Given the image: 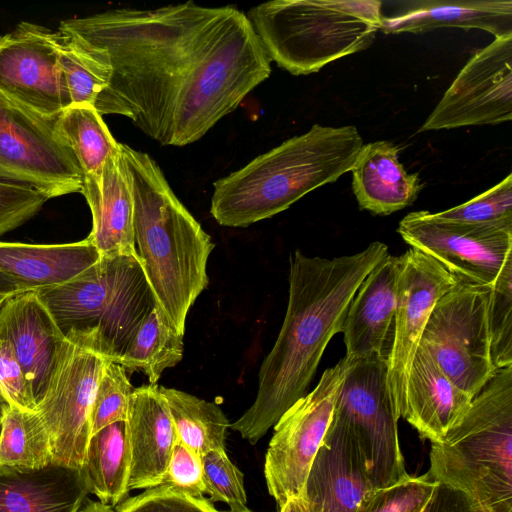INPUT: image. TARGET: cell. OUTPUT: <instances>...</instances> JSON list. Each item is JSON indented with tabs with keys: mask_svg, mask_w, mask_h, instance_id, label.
Instances as JSON below:
<instances>
[{
	"mask_svg": "<svg viewBox=\"0 0 512 512\" xmlns=\"http://www.w3.org/2000/svg\"><path fill=\"white\" fill-rule=\"evenodd\" d=\"M352 190L361 210L389 215L413 204L423 184L399 160V148L387 140L363 144L351 169Z\"/></svg>",
	"mask_w": 512,
	"mask_h": 512,
	"instance_id": "d4e9b609",
	"label": "cell"
},
{
	"mask_svg": "<svg viewBox=\"0 0 512 512\" xmlns=\"http://www.w3.org/2000/svg\"><path fill=\"white\" fill-rule=\"evenodd\" d=\"M51 463V441L39 415L10 403L0 435V465L40 469Z\"/></svg>",
	"mask_w": 512,
	"mask_h": 512,
	"instance_id": "1f68e13d",
	"label": "cell"
},
{
	"mask_svg": "<svg viewBox=\"0 0 512 512\" xmlns=\"http://www.w3.org/2000/svg\"><path fill=\"white\" fill-rule=\"evenodd\" d=\"M202 466L205 493L211 503L224 502L229 506V512L248 509L243 474L225 450H213L203 455Z\"/></svg>",
	"mask_w": 512,
	"mask_h": 512,
	"instance_id": "8d00e7d4",
	"label": "cell"
},
{
	"mask_svg": "<svg viewBox=\"0 0 512 512\" xmlns=\"http://www.w3.org/2000/svg\"><path fill=\"white\" fill-rule=\"evenodd\" d=\"M56 119L0 95L1 182L31 188L49 199L82 192L83 173Z\"/></svg>",
	"mask_w": 512,
	"mask_h": 512,
	"instance_id": "8fae6325",
	"label": "cell"
},
{
	"mask_svg": "<svg viewBox=\"0 0 512 512\" xmlns=\"http://www.w3.org/2000/svg\"><path fill=\"white\" fill-rule=\"evenodd\" d=\"M481 29L495 38L512 36L511 0H426L382 18L386 34L426 33L437 28Z\"/></svg>",
	"mask_w": 512,
	"mask_h": 512,
	"instance_id": "484cf974",
	"label": "cell"
},
{
	"mask_svg": "<svg viewBox=\"0 0 512 512\" xmlns=\"http://www.w3.org/2000/svg\"><path fill=\"white\" fill-rule=\"evenodd\" d=\"M397 232L403 240L467 282L492 286L512 255V223L472 224L441 219L429 211L407 214Z\"/></svg>",
	"mask_w": 512,
	"mask_h": 512,
	"instance_id": "4fadbf2b",
	"label": "cell"
},
{
	"mask_svg": "<svg viewBox=\"0 0 512 512\" xmlns=\"http://www.w3.org/2000/svg\"><path fill=\"white\" fill-rule=\"evenodd\" d=\"M133 390L124 367L109 361L100 377L91 410V436L110 424L126 421Z\"/></svg>",
	"mask_w": 512,
	"mask_h": 512,
	"instance_id": "836d02e7",
	"label": "cell"
},
{
	"mask_svg": "<svg viewBox=\"0 0 512 512\" xmlns=\"http://www.w3.org/2000/svg\"><path fill=\"white\" fill-rule=\"evenodd\" d=\"M490 293L491 286L460 280L434 306L419 344L471 397L496 371L490 355Z\"/></svg>",
	"mask_w": 512,
	"mask_h": 512,
	"instance_id": "30bf717a",
	"label": "cell"
},
{
	"mask_svg": "<svg viewBox=\"0 0 512 512\" xmlns=\"http://www.w3.org/2000/svg\"><path fill=\"white\" fill-rule=\"evenodd\" d=\"M56 127L84 177L99 174L105 162L119 151V143L92 105L68 106L57 116Z\"/></svg>",
	"mask_w": 512,
	"mask_h": 512,
	"instance_id": "4dcf8cb0",
	"label": "cell"
},
{
	"mask_svg": "<svg viewBox=\"0 0 512 512\" xmlns=\"http://www.w3.org/2000/svg\"><path fill=\"white\" fill-rule=\"evenodd\" d=\"M109 361L113 360L98 329L65 334L35 408L50 437L53 463L83 468L91 437V410Z\"/></svg>",
	"mask_w": 512,
	"mask_h": 512,
	"instance_id": "ba28073f",
	"label": "cell"
},
{
	"mask_svg": "<svg viewBox=\"0 0 512 512\" xmlns=\"http://www.w3.org/2000/svg\"><path fill=\"white\" fill-rule=\"evenodd\" d=\"M349 358L326 369L316 387L296 401L274 425L264 465L269 494L279 508L304 494L313 461L329 428Z\"/></svg>",
	"mask_w": 512,
	"mask_h": 512,
	"instance_id": "7c38bea8",
	"label": "cell"
},
{
	"mask_svg": "<svg viewBox=\"0 0 512 512\" xmlns=\"http://www.w3.org/2000/svg\"><path fill=\"white\" fill-rule=\"evenodd\" d=\"M429 474L490 512H512V366L497 369L463 417L431 442Z\"/></svg>",
	"mask_w": 512,
	"mask_h": 512,
	"instance_id": "5b68a950",
	"label": "cell"
},
{
	"mask_svg": "<svg viewBox=\"0 0 512 512\" xmlns=\"http://www.w3.org/2000/svg\"><path fill=\"white\" fill-rule=\"evenodd\" d=\"M435 214L463 223H512V174L469 201Z\"/></svg>",
	"mask_w": 512,
	"mask_h": 512,
	"instance_id": "d590c367",
	"label": "cell"
},
{
	"mask_svg": "<svg viewBox=\"0 0 512 512\" xmlns=\"http://www.w3.org/2000/svg\"><path fill=\"white\" fill-rule=\"evenodd\" d=\"M399 256L389 253L370 271L354 295L342 327L351 359L389 360L395 338Z\"/></svg>",
	"mask_w": 512,
	"mask_h": 512,
	"instance_id": "e0dca14e",
	"label": "cell"
},
{
	"mask_svg": "<svg viewBox=\"0 0 512 512\" xmlns=\"http://www.w3.org/2000/svg\"><path fill=\"white\" fill-rule=\"evenodd\" d=\"M381 1L273 0L246 16L270 61L293 75L368 48L381 29Z\"/></svg>",
	"mask_w": 512,
	"mask_h": 512,
	"instance_id": "8992f818",
	"label": "cell"
},
{
	"mask_svg": "<svg viewBox=\"0 0 512 512\" xmlns=\"http://www.w3.org/2000/svg\"><path fill=\"white\" fill-rule=\"evenodd\" d=\"M279 512H311L304 494L289 499Z\"/></svg>",
	"mask_w": 512,
	"mask_h": 512,
	"instance_id": "7bdbcfd3",
	"label": "cell"
},
{
	"mask_svg": "<svg viewBox=\"0 0 512 512\" xmlns=\"http://www.w3.org/2000/svg\"><path fill=\"white\" fill-rule=\"evenodd\" d=\"M16 289L14 285L8 280L0 276V295L10 296L15 293Z\"/></svg>",
	"mask_w": 512,
	"mask_h": 512,
	"instance_id": "f6af8a7d",
	"label": "cell"
},
{
	"mask_svg": "<svg viewBox=\"0 0 512 512\" xmlns=\"http://www.w3.org/2000/svg\"><path fill=\"white\" fill-rule=\"evenodd\" d=\"M159 485L196 499L204 498L202 457L177 440Z\"/></svg>",
	"mask_w": 512,
	"mask_h": 512,
	"instance_id": "f35d334b",
	"label": "cell"
},
{
	"mask_svg": "<svg viewBox=\"0 0 512 512\" xmlns=\"http://www.w3.org/2000/svg\"><path fill=\"white\" fill-rule=\"evenodd\" d=\"M399 419L388 384V361L349 358L330 424L355 444L375 489L409 476L399 442Z\"/></svg>",
	"mask_w": 512,
	"mask_h": 512,
	"instance_id": "9c48e42d",
	"label": "cell"
},
{
	"mask_svg": "<svg viewBox=\"0 0 512 512\" xmlns=\"http://www.w3.org/2000/svg\"><path fill=\"white\" fill-rule=\"evenodd\" d=\"M134 203L135 248L157 305L184 335L188 312L208 285L211 237L177 198L158 164L119 143Z\"/></svg>",
	"mask_w": 512,
	"mask_h": 512,
	"instance_id": "3957f363",
	"label": "cell"
},
{
	"mask_svg": "<svg viewBox=\"0 0 512 512\" xmlns=\"http://www.w3.org/2000/svg\"><path fill=\"white\" fill-rule=\"evenodd\" d=\"M362 146L353 125L315 124L215 181L211 215L227 227L271 218L351 171Z\"/></svg>",
	"mask_w": 512,
	"mask_h": 512,
	"instance_id": "277c9868",
	"label": "cell"
},
{
	"mask_svg": "<svg viewBox=\"0 0 512 512\" xmlns=\"http://www.w3.org/2000/svg\"><path fill=\"white\" fill-rule=\"evenodd\" d=\"M9 406H10V402L4 396V394L0 391V435L2 432V428H3L4 415Z\"/></svg>",
	"mask_w": 512,
	"mask_h": 512,
	"instance_id": "bcb514c9",
	"label": "cell"
},
{
	"mask_svg": "<svg viewBox=\"0 0 512 512\" xmlns=\"http://www.w3.org/2000/svg\"><path fill=\"white\" fill-rule=\"evenodd\" d=\"M88 493L82 469L56 463L40 469L0 465V512H78Z\"/></svg>",
	"mask_w": 512,
	"mask_h": 512,
	"instance_id": "cb8c5ba5",
	"label": "cell"
},
{
	"mask_svg": "<svg viewBox=\"0 0 512 512\" xmlns=\"http://www.w3.org/2000/svg\"><path fill=\"white\" fill-rule=\"evenodd\" d=\"M388 254L375 241L352 255H290L289 296L282 327L258 372L252 405L230 428L256 444L280 417L305 396L332 337L342 331L349 305L362 281Z\"/></svg>",
	"mask_w": 512,
	"mask_h": 512,
	"instance_id": "7a4b0ae2",
	"label": "cell"
},
{
	"mask_svg": "<svg viewBox=\"0 0 512 512\" xmlns=\"http://www.w3.org/2000/svg\"><path fill=\"white\" fill-rule=\"evenodd\" d=\"M473 397L459 388L421 346L413 358L403 415L430 442L441 440L463 417Z\"/></svg>",
	"mask_w": 512,
	"mask_h": 512,
	"instance_id": "7402d4cb",
	"label": "cell"
},
{
	"mask_svg": "<svg viewBox=\"0 0 512 512\" xmlns=\"http://www.w3.org/2000/svg\"><path fill=\"white\" fill-rule=\"evenodd\" d=\"M159 389L180 442L201 457L209 451L225 450L230 423L217 404L175 388Z\"/></svg>",
	"mask_w": 512,
	"mask_h": 512,
	"instance_id": "f1b7e54d",
	"label": "cell"
},
{
	"mask_svg": "<svg viewBox=\"0 0 512 512\" xmlns=\"http://www.w3.org/2000/svg\"><path fill=\"white\" fill-rule=\"evenodd\" d=\"M125 423L130 451L128 491L158 486L178 440L158 384L133 390Z\"/></svg>",
	"mask_w": 512,
	"mask_h": 512,
	"instance_id": "ac0fdd59",
	"label": "cell"
},
{
	"mask_svg": "<svg viewBox=\"0 0 512 512\" xmlns=\"http://www.w3.org/2000/svg\"><path fill=\"white\" fill-rule=\"evenodd\" d=\"M488 325L494 368L512 366V255L491 286Z\"/></svg>",
	"mask_w": 512,
	"mask_h": 512,
	"instance_id": "d6a6232c",
	"label": "cell"
},
{
	"mask_svg": "<svg viewBox=\"0 0 512 512\" xmlns=\"http://www.w3.org/2000/svg\"><path fill=\"white\" fill-rule=\"evenodd\" d=\"M100 257L86 238L63 244L0 241V276L14 285L15 293L36 291L73 279Z\"/></svg>",
	"mask_w": 512,
	"mask_h": 512,
	"instance_id": "603a6c76",
	"label": "cell"
},
{
	"mask_svg": "<svg viewBox=\"0 0 512 512\" xmlns=\"http://www.w3.org/2000/svg\"><path fill=\"white\" fill-rule=\"evenodd\" d=\"M399 261L395 338L388 360V384L396 413L401 418L410 367L424 328L438 300L460 279L414 248L399 256Z\"/></svg>",
	"mask_w": 512,
	"mask_h": 512,
	"instance_id": "2e32d148",
	"label": "cell"
},
{
	"mask_svg": "<svg viewBox=\"0 0 512 512\" xmlns=\"http://www.w3.org/2000/svg\"><path fill=\"white\" fill-rule=\"evenodd\" d=\"M512 119V36L495 38L460 70L418 132Z\"/></svg>",
	"mask_w": 512,
	"mask_h": 512,
	"instance_id": "5bb4252c",
	"label": "cell"
},
{
	"mask_svg": "<svg viewBox=\"0 0 512 512\" xmlns=\"http://www.w3.org/2000/svg\"><path fill=\"white\" fill-rule=\"evenodd\" d=\"M183 351V335L174 329L156 305L116 363L126 371L141 370L148 377L149 384H157L164 370L182 360Z\"/></svg>",
	"mask_w": 512,
	"mask_h": 512,
	"instance_id": "f546056e",
	"label": "cell"
},
{
	"mask_svg": "<svg viewBox=\"0 0 512 512\" xmlns=\"http://www.w3.org/2000/svg\"><path fill=\"white\" fill-rule=\"evenodd\" d=\"M429 472L371 490L360 503L357 512H422L436 485Z\"/></svg>",
	"mask_w": 512,
	"mask_h": 512,
	"instance_id": "e575fe53",
	"label": "cell"
},
{
	"mask_svg": "<svg viewBox=\"0 0 512 512\" xmlns=\"http://www.w3.org/2000/svg\"><path fill=\"white\" fill-rule=\"evenodd\" d=\"M81 193L92 214V229L86 239L100 256H137L133 196L120 148L99 174L84 177Z\"/></svg>",
	"mask_w": 512,
	"mask_h": 512,
	"instance_id": "44dd1931",
	"label": "cell"
},
{
	"mask_svg": "<svg viewBox=\"0 0 512 512\" xmlns=\"http://www.w3.org/2000/svg\"><path fill=\"white\" fill-rule=\"evenodd\" d=\"M8 296H2L0 295V307L2 305V303L4 302V300L7 298Z\"/></svg>",
	"mask_w": 512,
	"mask_h": 512,
	"instance_id": "7dc6e473",
	"label": "cell"
},
{
	"mask_svg": "<svg viewBox=\"0 0 512 512\" xmlns=\"http://www.w3.org/2000/svg\"><path fill=\"white\" fill-rule=\"evenodd\" d=\"M0 321L37 402L65 335L35 290L8 296L0 307Z\"/></svg>",
	"mask_w": 512,
	"mask_h": 512,
	"instance_id": "ffe728a7",
	"label": "cell"
},
{
	"mask_svg": "<svg viewBox=\"0 0 512 512\" xmlns=\"http://www.w3.org/2000/svg\"><path fill=\"white\" fill-rule=\"evenodd\" d=\"M116 512H221L207 498L196 499L162 485L144 490L114 507Z\"/></svg>",
	"mask_w": 512,
	"mask_h": 512,
	"instance_id": "74e56055",
	"label": "cell"
},
{
	"mask_svg": "<svg viewBox=\"0 0 512 512\" xmlns=\"http://www.w3.org/2000/svg\"><path fill=\"white\" fill-rule=\"evenodd\" d=\"M422 512H490L463 491L437 483Z\"/></svg>",
	"mask_w": 512,
	"mask_h": 512,
	"instance_id": "b9f144b4",
	"label": "cell"
},
{
	"mask_svg": "<svg viewBox=\"0 0 512 512\" xmlns=\"http://www.w3.org/2000/svg\"><path fill=\"white\" fill-rule=\"evenodd\" d=\"M36 291L64 335L98 329L114 362L157 305L138 255L100 257L73 279Z\"/></svg>",
	"mask_w": 512,
	"mask_h": 512,
	"instance_id": "52a82bcc",
	"label": "cell"
},
{
	"mask_svg": "<svg viewBox=\"0 0 512 512\" xmlns=\"http://www.w3.org/2000/svg\"><path fill=\"white\" fill-rule=\"evenodd\" d=\"M0 95L48 118L57 117L71 105L55 31L20 22L0 35Z\"/></svg>",
	"mask_w": 512,
	"mask_h": 512,
	"instance_id": "9a60e30c",
	"label": "cell"
},
{
	"mask_svg": "<svg viewBox=\"0 0 512 512\" xmlns=\"http://www.w3.org/2000/svg\"><path fill=\"white\" fill-rule=\"evenodd\" d=\"M373 489L355 444L330 424L305 484L310 511L357 512Z\"/></svg>",
	"mask_w": 512,
	"mask_h": 512,
	"instance_id": "d6986e66",
	"label": "cell"
},
{
	"mask_svg": "<svg viewBox=\"0 0 512 512\" xmlns=\"http://www.w3.org/2000/svg\"><path fill=\"white\" fill-rule=\"evenodd\" d=\"M59 66L71 105H92L105 115L112 66L105 50L63 31H55Z\"/></svg>",
	"mask_w": 512,
	"mask_h": 512,
	"instance_id": "4316f807",
	"label": "cell"
},
{
	"mask_svg": "<svg viewBox=\"0 0 512 512\" xmlns=\"http://www.w3.org/2000/svg\"><path fill=\"white\" fill-rule=\"evenodd\" d=\"M78 512H116L113 507L103 504L100 501L87 499Z\"/></svg>",
	"mask_w": 512,
	"mask_h": 512,
	"instance_id": "ee69618b",
	"label": "cell"
},
{
	"mask_svg": "<svg viewBox=\"0 0 512 512\" xmlns=\"http://www.w3.org/2000/svg\"><path fill=\"white\" fill-rule=\"evenodd\" d=\"M130 451L125 421L110 424L90 437L83 472L90 493L111 507L125 500Z\"/></svg>",
	"mask_w": 512,
	"mask_h": 512,
	"instance_id": "83f0119b",
	"label": "cell"
},
{
	"mask_svg": "<svg viewBox=\"0 0 512 512\" xmlns=\"http://www.w3.org/2000/svg\"><path fill=\"white\" fill-rule=\"evenodd\" d=\"M112 66L105 114L130 118L164 146L202 138L271 73L246 14L188 1L117 8L60 22Z\"/></svg>",
	"mask_w": 512,
	"mask_h": 512,
	"instance_id": "6da1fadb",
	"label": "cell"
},
{
	"mask_svg": "<svg viewBox=\"0 0 512 512\" xmlns=\"http://www.w3.org/2000/svg\"><path fill=\"white\" fill-rule=\"evenodd\" d=\"M48 200L31 188L0 181V236L34 217Z\"/></svg>",
	"mask_w": 512,
	"mask_h": 512,
	"instance_id": "60d3db41",
	"label": "cell"
},
{
	"mask_svg": "<svg viewBox=\"0 0 512 512\" xmlns=\"http://www.w3.org/2000/svg\"><path fill=\"white\" fill-rule=\"evenodd\" d=\"M0 391L8 401L24 410L35 411L36 399L0 321Z\"/></svg>",
	"mask_w": 512,
	"mask_h": 512,
	"instance_id": "ab89813d",
	"label": "cell"
}]
</instances>
